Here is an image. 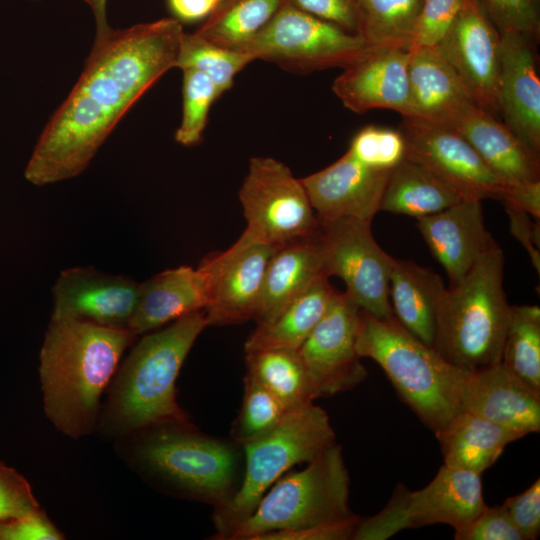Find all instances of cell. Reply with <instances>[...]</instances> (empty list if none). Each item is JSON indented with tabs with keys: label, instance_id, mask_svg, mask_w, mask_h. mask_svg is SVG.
<instances>
[{
	"label": "cell",
	"instance_id": "obj_1",
	"mask_svg": "<svg viewBox=\"0 0 540 540\" xmlns=\"http://www.w3.org/2000/svg\"><path fill=\"white\" fill-rule=\"evenodd\" d=\"M182 24L163 18L94 41L78 81L42 131L25 178L43 186L83 172L127 111L176 67Z\"/></svg>",
	"mask_w": 540,
	"mask_h": 540
},
{
	"label": "cell",
	"instance_id": "obj_2",
	"mask_svg": "<svg viewBox=\"0 0 540 540\" xmlns=\"http://www.w3.org/2000/svg\"><path fill=\"white\" fill-rule=\"evenodd\" d=\"M136 335L76 319L51 318L40 351L44 410L71 438L92 431L100 397Z\"/></svg>",
	"mask_w": 540,
	"mask_h": 540
},
{
	"label": "cell",
	"instance_id": "obj_3",
	"mask_svg": "<svg viewBox=\"0 0 540 540\" xmlns=\"http://www.w3.org/2000/svg\"><path fill=\"white\" fill-rule=\"evenodd\" d=\"M206 327L205 311L200 310L139 340L114 380L105 415L110 432L128 434L163 425H191L177 403L176 380Z\"/></svg>",
	"mask_w": 540,
	"mask_h": 540
},
{
	"label": "cell",
	"instance_id": "obj_4",
	"mask_svg": "<svg viewBox=\"0 0 540 540\" xmlns=\"http://www.w3.org/2000/svg\"><path fill=\"white\" fill-rule=\"evenodd\" d=\"M356 349L361 358L383 369L402 400L435 434L460 411V395L468 371L441 357L408 332L394 317L358 314Z\"/></svg>",
	"mask_w": 540,
	"mask_h": 540
},
{
	"label": "cell",
	"instance_id": "obj_5",
	"mask_svg": "<svg viewBox=\"0 0 540 540\" xmlns=\"http://www.w3.org/2000/svg\"><path fill=\"white\" fill-rule=\"evenodd\" d=\"M503 277L504 253L496 244L446 288L433 348L450 364L473 371L500 362L510 311Z\"/></svg>",
	"mask_w": 540,
	"mask_h": 540
},
{
	"label": "cell",
	"instance_id": "obj_6",
	"mask_svg": "<svg viewBox=\"0 0 540 540\" xmlns=\"http://www.w3.org/2000/svg\"><path fill=\"white\" fill-rule=\"evenodd\" d=\"M350 478L342 448L328 447L299 471L279 478L227 540H258L264 534L345 520Z\"/></svg>",
	"mask_w": 540,
	"mask_h": 540
},
{
	"label": "cell",
	"instance_id": "obj_7",
	"mask_svg": "<svg viewBox=\"0 0 540 540\" xmlns=\"http://www.w3.org/2000/svg\"><path fill=\"white\" fill-rule=\"evenodd\" d=\"M335 443L328 414L311 403L288 411L274 429L244 444L243 477L233 497L214 509V538L227 540L279 478L295 465L314 460Z\"/></svg>",
	"mask_w": 540,
	"mask_h": 540
},
{
	"label": "cell",
	"instance_id": "obj_8",
	"mask_svg": "<svg viewBox=\"0 0 540 540\" xmlns=\"http://www.w3.org/2000/svg\"><path fill=\"white\" fill-rule=\"evenodd\" d=\"M144 431L137 458L154 477L214 509L233 497L239 486V455L230 442L198 432L193 425H163Z\"/></svg>",
	"mask_w": 540,
	"mask_h": 540
},
{
	"label": "cell",
	"instance_id": "obj_9",
	"mask_svg": "<svg viewBox=\"0 0 540 540\" xmlns=\"http://www.w3.org/2000/svg\"><path fill=\"white\" fill-rule=\"evenodd\" d=\"M486 506L481 474L443 464L419 490L409 491L399 483L379 513L360 519L352 539L385 540L406 528L434 524H447L459 531Z\"/></svg>",
	"mask_w": 540,
	"mask_h": 540
},
{
	"label": "cell",
	"instance_id": "obj_10",
	"mask_svg": "<svg viewBox=\"0 0 540 540\" xmlns=\"http://www.w3.org/2000/svg\"><path fill=\"white\" fill-rule=\"evenodd\" d=\"M370 48L360 35L284 2L257 35L236 49L254 60L309 72L344 68Z\"/></svg>",
	"mask_w": 540,
	"mask_h": 540
},
{
	"label": "cell",
	"instance_id": "obj_11",
	"mask_svg": "<svg viewBox=\"0 0 540 540\" xmlns=\"http://www.w3.org/2000/svg\"><path fill=\"white\" fill-rule=\"evenodd\" d=\"M247 221L244 234L277 247L314 236L320 221L301 179L272 157H252L239 190Z\"/></svg>",
	"mask_w": 540,
	"mask_h": 540
},
{
	"label": "cell",
	"instance_id": "obj_12",
	"mask_svg": "<svg viewBox=\"0 0 540 540\" xmlns=\"http://www.w3.org/2000/svg\"><path fill=\"white\" fill-rule=\"evenodd\" d=\"M369 223L353 219L320 221L317 233L323 270L346 285L347 295L379 319L394 317L389 299L392 256L375 241Z\"/></svg>",
	"mask_w": 540,
	"mask_h": 540
},
{
	"label": "cell",
	"instance_id": "obj_13",
	"mask_svg": "<svg viewBox=\"0 0 540 540\" xmlns=\"http://www.w3.org/2000/svg\"><path fill=\"white\" fill-rule=\"evenodd\" d=\"M360 308L334 291L320 321L298 349L312 399L351 390L367 378L356 349Z\"/></svg>",
	"mask_w": 540,
	"mask_h": 540
},
{
	"label": "cell",
	"instance_id": "obj_14",
	"mask_svg": "<svg viewBox=\"0 0 540 540\" xmlns=\"http://www.w3.org/2000/svg\"><path fill=\"white\" fill-rule=\"evenodd\" d=\"M274 249L242 233L228 249L209 253L201 260L198 268L206 280L208 326L253 320Z\"/></svg>",
	"mask_w": 540,
	"mask_h": 540
},
{
	"label": "cell",
	"instance_id": "obj_15",
	"mask_svg": "<svg viewBox=\"0 0 540 540\" xmlns=\"http://www.w3.org/2000/svg\"><path fill=\"white\" fill-rule=\"evenodd\" d=\"M405 158L426 167L463 199H499L505 184L456 130L415 117L400 129Z\"/></svg>",
	"mask_w": 540,
	"mask_h": 540
},
{
	"label": "cell",
	"instance_id": "obj_16",
	"mask_svg": "<svg viewBox=\"0 0 540 540\" xmlns=\"http://www.w3.org/2000/svg\"><path fill=\"white\" fill-rule=\"evenodd\" d=\"M433 48L454 69L478 106L493 115L500 113L501 34L475 0L463 1Z\"/></svg>",
	"mask_w": 540,
	"mask_h": 540
},
{
	"label": "cell",
	"instance_id": "obj_17",
	"mask_svg": "<svg viewBox=\"0 0 540 540\" xmlns=\"http://www.w3.org/2000/svg\"><path fill=\"white\" fill-rule=\"evenodd\" d=\"M139 284L130 277L103 273L92 267L65 269L52 287L51 318L128 329Z\"/></svg>",
	"mask_w": 540,
	"mask_h": 540
},
{
	"label": "cell",
	"instance_id": "obj_18",
	"mask_svg": "<svg viewBox=\"0 0 540 540\" xmlns=\"http://www.w3.org/2000/svg\"><path fill=\"white\" fill-rule=\"evenodd\" d=\"M409 49L371 47L343 68L332 89L343 105L361 114L390 109L413 117L408 80Z\"/></svg>",
	"mask_w": 540,
	"mask_h": 540
},
{
	"label": "cell",
	"instance_id": "obj_19",
	"mask_svg": "<svg viewBox=\"0 0 540 540\" xmlns=\"http://www.w3.org/2000/svg\"><path fill=\"white\" fill-rule=\"evenodd\" d=\"M390 171L370 168L347 151L301 182L319 221L353 219L371 224L380 211Z\"/></svg>",
	"mask_w": 540,
	"mask_h": 540
},
{
	"label": "cell",
	"instance_id": "obj_20",
	"mask_svg": "<svg viewBox=\"0 0 540 540\" xmlns=\"http://www.w3.org/2000/svg\"><path fill=\"white\" fill-rule=\"evenodd\" d=\"M460 403L462 410L524 436L540 430V392L500 362L467 372Z\"/></svg>",
	"mask_w": 540,
	"mask_h": 540
},
{
	"label": "cell",
	"instance_id": "obj_21",
	"mask_svg": "<svg viewBox=\"0 0 540 540\" xmlns=\"http://www.w3.org/2000/svg\"><path fill=\"white\" fill-rule=\"evenodd\" d=\"M416 220L432 255L444 268L450 286L459 282L497 244L485 228L478 199H461Z\"/></svg>",
	"mask_w": 540,
	"mask_h": 540
},
{
	"label": "cell",
	"instance_id": "obj_22",
	"mask_svg": "<svg viewBox=\"0 0 540 540\" xmlns=\"http://www.w3.org/2000/svg\"><path fill=\"white\" fill-rule=\"evenodd\" d=\"M534 42L516 33L501 34L499 109L504 124L529 148L540 151V80Z\"/></svg>",
	"mask_w": 540,
	"mask_h": 540
},
{
	"label": "cell",
	"instance_id": "obj_23",
	"mask_svg": "<svg viewBox=\"0 0 540 540\" xmlns=\"http://www.w3.org/2000/svg\"><path fill=\"white\" fill-rule=\"evenodd\" d=\"M408 80L415 118L454 129L477 105L454 69L433 47L409 50Z\"/></svg>",
	"mask_w": 540,
	"mask_h": 540
},
{
	"label": "cell",
	"instance_id": "obj_24",
	"mask_svg": "<svg viewBox=\"0 0 540 540\" xmlns=\"http://www.w3.org/2000/svg\"><path fill=\"white\" fill-rule=\"evenodd\" d=\"M454 130L468 141L505 185L540 180L539 153L480 106L474 105Z\"/></svg>",
	"mask_w": 540,
	"mask_h": 540
},
{
	"label": "cell",
	"instance_id": "obj_25",
	"mask_svg": "<svg viewBox=\"0 0 540 540\" xmlns=\"http://www.w3.org/2000/svg\"><path fill=\"white\" fill-rule=\"evenodd\" d=\"M207 287L203 272L191 266L164 270L139 284L128 330L144 334L183 316L204 310Z\"/></svg>",
	"mask_w": 540,
	"mask_h": 540
},
{
	"label": "cell",
	"instance_id": "obj_26",
	"mask_svg": "<svg viewBox=\"0 0 540 540\" xmlns=\"http://www.w3.org/2000/svg\"><path fill=\"white\" fill-rule=\"evenodd\" d=\"M317 233L275 247L266 266L253 318L257 325L272 322L297 295L326 276Z\"/></svg>",
	"mask_w": 540,
	"mask_h": 540
},
{
	"label": "cell",
	"instance_id": "obj_27",
	"mask_svg": "<svg viewBox=\"0 0 540 540\" xmlns=\"http://www.w3.org/2000/svg\"><path fill=\"white\" fill-rule=\"evenodd\" d=\"M446 288L432 269L392 258L389 299L393 314L408 332L432 348L437 311Z\"/></svg>",
	"mask_w": 540,
	"mask_h": 540
},
{
	"label": "cell",
	"instance_id": "obj_28",
	"mask_svg": "<svg viewBox=\"0 0 540 540\" xmlns=\"http://www.w3.org/2000/svg\"><path fill=\"white\" fill-rule=\"evenodd\" d=\"M444 464L482 474L503 453L505 447L524 435L465 410L457 413L435 434Z\"/></svg>",
	"mask_w": 540,
	"mask_h": 540
},
{
	"label": "cell",
	"instance_id": "obj_29",
	"mask_svg": "<svg viewBox=\"0 0 540 540\" xmlns=\"http://www.w3.org/2000/svg\"><path fill=\"white\" fill-rule=\"evenodd\" d=\"M335 289L321 276L297 295L270 323L257 325L244 350L267 348L298 350L324 315Z\"/></svg>",
	"mask_w": 540,
	"mask_h": 540
},
{
	"label": "cell",
	"instance_id": "obj_30",
	"mask_svg": "<svg viewBox=\"0 0 540 540\" xmlns=\"http://www.w3.org/2000/svg\"><path fill=\"white\" fill-rule=\"evenodd\" d=\"M461 199L426 167L404 158L390 171L380 211L417 219L442 211Z\"/></svg>",
	"mask_w": 540,
	"mask_h": 540
},
{
	"label": "cell",
	"instance_id": "obj_31",
	"mask_svg": "<svg viewBox=\"0 0 540 540\" xmlns=\"http://www.w3.org/2000/svg\"><path fill=\"white\" fill-rule=\"evenodd\" d=\"M246 374L254 378L288 411L313 403L298 350L267 348L245 352Z\"/></svg>",
	"mask_w": 540,
	"mask_h": 540
},
{
	"label": "cell",
	"instance_id": "obj_32",
	"mask_svg": "<svg viewBox=\"0 0 540 540\" xmlns=\"http://www.w3.org/2000/svg\"><path fill=\"white\" fill-rule=\"evenodd\" d=\"M423 0H357V34L370 47L409 49Z\"/></svg>",
	"mask_w": 540,
	"mask_h": 540
},
{
	"label": "cell",
	"instance_id": "obj_33",
	"mask_svg": "<svg viewBox=\"0 0 540 540\" xmlns=\"http://www.w3.org/2000/svg\"><path fill=\"white\" fill-rule=\"evenodd\" d=\"M285 0H223L195 31L220 46L236 49L257 35Z\"/></svg>",
	"mask_w": 540,
	"mask_h": 540
},
{
	"label": "cell",
	"instance_id": "obj_34",
	"mask_svg": "<svg viewBox=\"0 0 540 540\" xmlns=\"http://www.w3.org/2000/svg\"><path fill=\"white\" fill-rule=\"evenodd\" d=\"M500 363L540 392L539 306H510Z\"/></svg>",
	"mask_w": 540,
	"mask_h": 540
},
{
	"label": "cell",
	"instance_id": "obj_35",
	"mask_svg": "<svg viewBox=\"0 0 540 540\" xmlns=\"http://www.w3.org/2000/svg\"><path fill=\"white\" fill-rule=\"evenodd\" d=\"M255 61L238 49L212 43L195 32L183 33L176 68H193L205 74L220 95L232 88L236 75Z\"/></svg>",
	"mask_w": 540,
	"mask_h": 540
},
{
	"label": "cell",
	"instance_id": "obj_36",
	"mask_svg": "<svg viewBox=\"0 0 540 540\" xmlns=\"http://www.w3.org/2000/svg\"><path fill=\"white\" fill-rule=\"evenodd\" d=\"M287 412L275 395L246 374L241 408L230 429L231 438L243 446L274 429Z\"/></svg>",
	"mask_w": 540,
	"mask_h": 540
},
{
	"label": "cell",
	"instance_id": "obj_37",
	"mask_svg": "<svg viewBox=\"0 0 540 540\" xmlns=\"http://www.w3.org/2000/svg\"><path fill=\"white\" fill-rule=\"evenodd\" d=\"M181 70L182 118L175 132V141L189 147L201 141L211 106L221 95L215 84L202 72L193 68Z\"/></svg>",
	"mask_w": 540,
	"mask_h": 540
},
{
	"label": "cell",
	"instance_id": "obj_38",
	"mask_svg": "<svg viewBox=\"0 0 540 540\" xmlns=\"http://www.w3.org/2000/svg\"><path fill=\"white\" fill-rule=\"evenodd\" d=\"M347 151L370 168L392 170L405 158V141L400 130L370 125L353 137Z\"/></svg>",
	"mask_w": 540,
	"mask_h": 540
},
{
	"label": "cell",
	"instance_id": "obj_39",
	"mask_svg": "<svg viewBox=\"0 0 540 540\" xmlns=\"http://www.w3.org/2000/svg\"><path fill=\"white\" fill-rule=\"evenodd\" d=\"M500 34H520L534 43L540 18L536 0H475Z\"/></svg>",
	"mask_w": 540,
	"mask_h": 540
},
{
	"label": "cell",
	"instance_id": "obj_40",
	"mask_svg": "<svg viewBox=\"0 0 540 540\" xmlns=\"http://www.w3.org/2000/svg\"><path fill=\"white\" fill-rule=\"evenodd\" d=\"M464 0H423L411 48L434 47L445 35Z\"/></svg>",
	"mask_w": 540,
	"mask_h": 540
},
{
	"label": "cell",
	"instance_id": "obj_41",
	"mask_svg": "<svg viewBox=\"0 0 540 540\" xmlns=\"http://www.w3.org/2000/svg\"><path fill=\"white\" fill-rule=\"evenodd\" d=\"M39 509L27 479L0 461V520L22 517Z\"/></svg>",
	"mask_w": 540,
	"mask_h": 540
},
{
	"label": "cell",
	"instance_id": "obj_42",
	"mask_svg": "<svg viewBox=\"0 0 540 540\" xmlns=\"http://www.w3.org/2000/svg\"><path fill=\"white\" fill-rule=\"evenodd\" d=\"M456 540H524L503 505L486 506L464 529L455 531Z\"/></svg>",
	"mask_w": 540,
	"mask_h": 540
},
{
	"label": "cell",
	"instance_id": "obj_43",
	"mask_svg": "<svg viewBox=\"0 0 540 540\" xmlns=\"http://www.w3.org/2000/svg\"><path fill=\"white\" fill-rule=\"evenodd\" d=\"M524 540H535L540 532V480L502 504Z\"/></svg>",
	"mask_w": 540,
	"mask_h": 540
},
{
	"label": "cell",
	"instance_id": "obj_44",
	"mask_svg": "<svg viewBox=\"0 0 540 540\" xmlns=\"http://www.w3.org/2000/svg\"><path fill=\"white\" fill-rule=\"evenodd\" d=\"M63 534L41 509L17 518L0 520V540H60Z\"/></svg>",
	"mask_w": 540,
	"mask_h": 540
},
{
	"label": "cell",
	"instance_id": "obj_45",
	"mask_svg": "<svg viewBox=\"0 0 540 540\" xmlns=\"http://www.w3.org/2000/svg\"><path fill=\"white\" fill-rule=\"evenodd\" d=\"M306 13L357 34V0H285Z\"/></svg>",
	"mask_w": 540,
	"mask_h": 540
},
{
	"label": "cell",
	"instance_id": "obj_46",
	"mask_svg": "<svg viewBox=\"0 0 540 540\" xmlns=\"http://www.w3.org/2000/svg\"><path fill=\"white\" fill-rule=\"evenodd\" d=\"M360 517L353 515L345 520L312 526L304 529L267 533L258 540H344L352 539Z\"/></svg>",
	"mask_w": 540,
	"mask_h": 540
},
{
	"label": "cell",
	"instance_id": "obj_47",
	"mask_svg": "<svg viewBox=\"0 0 540 540\" xmlns=\"http://www.w3.org/2000/svg\"><path fill=\"white\" fill-rule=\"evenodd\" d=\"M499 200L505 207L523 211L539 220L540 180L505 185Z\"/></svg>",
	"mask_w": 540,
	"mask_h": 540
},
{
	"label": "cell",
	"instance_id": "obj_48",
	"mask_svg": "<svg viewBox=\"0 0 540 540\" xmlns=\"http://www.w3.org/2000/svg\"><path fill=\"white\" fill-rule=\"evenodd\" d=\"M505 209L510 218L511 233L525 247L533 266L539 272V221L532 223L529 214L509 207Z\"/></svg>",
	"mask_w": 540,
	"mask_h": 540
},
{
	"label": "cell",
	"instance_id": "obj_49",
	"mask_svg": "<svg viewBox=\"0 0 540 540\" xmlns=\"http://www.w3.org/2000/svg\"><path fill=\"white\" fill-rule=\"evenodd\" d=\"M223 0H166L173 18L182 23L205 21Z\"/></svg>",
	"mask_w": 540,
	"mask_h": 540
},
{
	"label": "cell",
	"instance_id": "obj_50",
	"mask_svg": "<svg viewBox=\"0 0 540 540\" xmlns=\"http://www.w3.org/2000/svg\"><path fill=\"white\" fill-rule=\"evenodd\" d=\"M91 8L96 21V37L94 41L104 39L112 30L107 22V0H84Z\"/></svg>",
	"mask_w": 540,
	"mask_h": 540
}]
</instances>
